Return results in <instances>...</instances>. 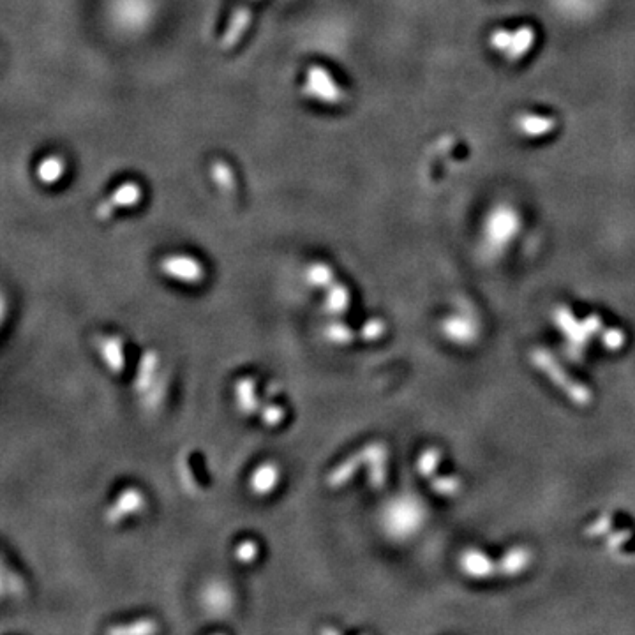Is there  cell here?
Returning <instances> with one entry per match:
<instances>
[{
    "instance_id": "52a82bcc",
    "label": "cell",
    "mask_w": 635,
    "mask_h": 635,
    "mask_svg": "<svg viewBox=\"0 0 635 635\" xmlns=\"http://www.w3.org/2000/svg\"><path fill=\"white\" fill-rule=\"evenodd\" d=\"M283 470L281 464L276 461H262L256 464L249 477H247V489L254 498H269L276 493L277 487L281 486Z\"/></svg>"
},
{
    "instance_id": "603a6c76",
    "label": "cell",
    "mask_w": 635,
    "mask_h": 635,
    "mask_svg": "<svg viewBox=\"0 0 635 635\" xmlns=\"http://www.w3.org/2000/svg\"><path fill=\"white\" fill-rule=\"evenodd\" d=\"M281 392H283V387L277 383V381H269L267 383V387H265V399L267 401H274L277 396H281Z\"/></svg>"
},
{
    "instance_id": "5bb4252c",
    "label": "cell",
    "mask_w": 635,
    "mask_h": 635,
    "mask_svg": "<svg viewBox=\"0 0 635 635\" xmlns=\"http://www.w3.org/2000/svg\"><path fill=\"white\" fill-rule=\"evenodd\" d=\"M491 221L500 226V228H494L493 225L487 226V239H489V244L501 249V247L507 246L508 242L514 237V233L517 232L516 216L501 212L498 216H494Z\"/></svg>"
},
{
    "instance_id": "e0dca14e",
    "label": "cell",
    "mask_w": 635,
    "mask_h": 635,
    "mask_svg": "<svg viewBox=\"0 0 635 635\" xmlns=\"http://www.w3.org/2000/svg\"><path fill=\"white\" fill-rule=\"evenodd\" d=\"M210 177L223 195H233L237 191V179L230 163L225 159H216L210 163Z\"/></svg>"
},
{
    "instance_id": "2e32d148",
    "label": "cell",
    "mask_w": 635,
    "mask_h": 635,
    "mask_svg": "<svg viewBox=\"0 0 635 635\" xmlns=\"http://www.w3.org/2000/svg\"><path fill=\"white\" fill-rule=\"evenodd\" d=\"M66 170H68L66 159L60 154H50V156L43 157L39 161L38 168H36V177H38L41 184L53 186L66 175Z\"/></svg>"
},
{
    "instance_id": "3957f363",
    "label": "cell",
    "mask_w": 635,
    "mask_h": 635,
    "mask_svg": "<svg viewBox=\"0 0 635 635\" xmlns=\"http://www.w3.org/2000/svg\"><path fill=\"white\" fill-rule=\"evenodd\" d=\"M149 508V498L143 489L138 486H126L115 494L108 507L105 508L103 519L108 526L119 528L122 524L133 519V517L142 516Z\"/></svg>"
},
{
    "instance_id": "ffe728a7",
    "label": "cell",
    "mask_w": 635,
    "mask_h": 635,
    "mask_svg": "<svg viewBox=\"0 0 635 635\" xmlns=\"http://www.w3.org/2000/svg\"><path fill=\"white\" fill-rule=\"evenodd\" d=\"M156 632H159V623L150 616H143V618H136V620L108 628V634L149 635L156 634Z\"/></svg>"
},
{
    "instance_id": "9a60e30c",
    "label": "cell",
    "mask_w": 635,
    "mask_h": 635,
    "mask_svg": "<svg viewBox=\"0 0 635 635\" xmlns=\"http://www.w3.org/2000/svg\"><path fill=\"white\" fill-rule=\"evenodd\" d=\"M304 283L313 290L325 292L330 284L336 283V270L330 263L323 262V260L311 262L304 269Z\"/></svg>"
},
{
    "instance_id": "4fadbf2b",
    "label": "cell",
    "mask_w": 635,
    "mask_h": 635,
    "mask_svg": "<svg viewBox=\"0 0 635 635\" xmlns=\"http://www.w3.org/2000/svg\"><path fill=\"white\" fill-rule=\"evenodd\" d=\"M443 330H445V334H447L450 341H454L457 344H470L477 336L479 327L475 325L473 318H470L468 314L466 316L463 314V316H449L445 320Z\"/></svg>"
},
{
    "instance_id": "44dd1931",
    "label": "cell",
    "mask_w": 635,
    "mask_h": 635,
    "mask_svg": "<svg viewBox=\"0 0 635 635\" xmlns=\"http://www.w3.org/2000/svg\"><path fill=\"white\" fill-rule=\"evenodd\" d=\"M258 419L262 422L263 427L277 429V427L283 426L288 419V410L284 404L267 401V403H263L262 410L258 413Z\"/></svg>"
},
{
    "instance_id": "9c48e42d",
    "label": "cell",
    "mask_w": 635,
    "mask_h": 635,
    "mask_svg": "<svg viewBox=\"0 0 635 635\" xmlns=\"http://www.w3.org/2000/svg\"><path fill=\"white\" fill-rule=\"evenodd\" d=\"M163 381L161 373V355L156 350H145L138 360L135 376H133V390L136 396H145L150 390L156 389Z\"/></svg>"
},
{
    "instance_id": "5b68a950",
    "label": "cell",
    "mask_w": 635,
    "mask_h": 635,
    "mask_svg": "<svg viewBox=\"0 0 635 635\" xmlns=\"http://www.w3.org/2000/svg\"><path fill=\"white\" fill-rule=\"evenodd\" d=\"M142 200L143 187L136 180H126L115 191L106 196L103 202L99 203L94 210V217L103 223V221L112 219L117 214V210L133 209L136 205H140Z\"/></svg>"
},
{
    "instance_id": "7a4b0ae2",
    "label": "cell",
    "mask_w": 635,
    "mask_h": 635,
    "mask_svg": "<svg viewBox=\"0 0 635 635\" xmlns=\"http://www.w3.org/2000/svg\"><path fill=\"white\" fill-rule=\"evenodd\" d=\"M302 92L306 98L327 106L343 105L344 99H346L343 87L339 85L329 69L322 64H313L306 69Z\"/></svg>"
},
{
    "instance_id": "30bf717a",
    "label": "cell",
    "mask_w": 635,
    "mask_h": 635,
    "mask_svg": "<svg viewBox=\"0 0 635 635\" xmlns=\"http://www.w3.org/2000/svg\"><path fill=\"white\" fill-rule=\"evenodd\" d=\"M258 2L260 0H239V4L235 6L232 16H230V22L223 32V38L219 41L221 50H233L235 46L239 45L240 39L244 38L251 18H253V8Z\"/></svg>"
},
{
    "instance_id": "7c38bea8",
    "label": "cell",
    "mask_w": 635,
    "mask_h": 635,
    "mask_svg": "<svg viewBox=\"0 0 635 635\" xmlns=\"http://www.w3.org/2000/svg\"><path fill=\"white\" fill-rule=\"evenodd\" d=\"M352 304V292L346 284L341 281H336L334 284H330L329 288L325 290V297H323V311L332 316V318H339L343 316L348 307Z\"/></svg>"
},
{
    "instance_id": "ac0fdd59",
    "label": "cell",
    "mask_w": 635,
    "mask_h": 635,
    "mask_svg": "<svg viewBox=\"0 0 635 635\" xmlns=\"http://www.w3.org/2000/svg\"><path fill=\"white\" fill-rule=\"evenodd\" d=\"M233 560L239 563L240 567H251L262 556V546L256 538H242L233 547Z\"/></svg>"
},
{
    "instance_id": "277c9868",
    "label": "cell",
    "mask_w": 635,
    "mask_h": 635,
    "mask_svg": "<svg viewBox=\"0 0 635 635\" xmlns=\"http://www.w3.org/2000/svg\"><path fill=\"white\" fill-rule=\"evenodd\" d=\"M163 276L186 286H200L207 277V269L200 258L193 254L173 253L159 262Z\"/></svg>"
},
{
    "instance_id": "7402d4cb",
    "label": "cell",
    "mask_w": 635,
    "mask_h": 635,
    "mask_svg": "<svg viewBox=\"0 0 635 635\" xmlns=\"http://www.w3.org/2000/svg\"><path fill=\"white\" fill-rule=\"evenodd\" d=\"M385 332H387V323L381 318H371L362 325L359 337L366 343H373V341H380L381 337L385 336Z\"/></svg>"
},
{
    "instance_id": "ba28073f",
    "label": "cell",
    "mask_w": 635,
    "mask_h": 635,
    "mask_svg": "<svg viewBox=\"0 0 635 635\" xmlns=\"http://www.w3.org/2000/svg\"><path fill=\"white\" fill-rule=\"evenodd\" d=\"M233 404L240 417L251 419L262 410L263 399L258 392V378L253 374L240 376L232 387Z\"/></svg>"
},
{
    "instance_id": "6da1fadb",
    "label": "cell",
    "mask_w": 635,
    "mask_h": 635,
    "mask_svg": "<svg viewBox=\"0 0 635 635\" xmlns=\"http://www.w3.org/2000/svg\"><path fill=\"white\" fill-rule=\"evenodd\" d=\"M422 507L419 501L408 496L394 498L387 503L381 516V524L392 538H408L422 524Z\"/></svg>"
},
{
    "instance_id": "8fae6325",
    "label": "cell",
    "mask_w": 635,
    "mask_h": 635,
    "mask_svg": "<svg viewBox=\"0 0 635 635\" xmlns=\"http://www.w3.org/2000/svg\"><path fill=\"white\" fill-rule=\"evenodd\" d=\"M202 606L212 616H225L232 611L235 595L232 588L223 581H210L202 588Z\"/></svg>"
},
{
    "instance_id": "d6986e66",
    "label": "cell",
    "mask_w": 635,
    "mask_h": 635,
    "mask_svg": "<svg viewBox=\"0 0 635 635\" xmlns=\"http://www.w3.org/2000/svg\"><path fill=\"white\" fill-rule=\"evenodd\" d=\"M323 337L327 343L332 346H350L355 341V330L352 327H348L346 323L339 322V320H330L325 327H323Z\"/></svg>"
},
{
    "instance_id": "8992f818",
    "label": "cell",
    "mask_w": 635,
    "mask_h": 635,
    "mask_svg": "<svg viewBox=\"0 0 635 635\" xmlns=\"http://www.w3.org/2000/svg\"><path fill=\"white\" fill-rule=\"evenodd\" d=\"M96 352L99 360L112 376L126 373V339L120 334H99L96 337Z\"/></svg>"
}]
</instances>
